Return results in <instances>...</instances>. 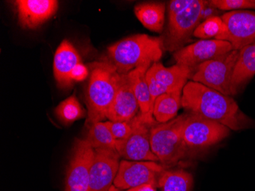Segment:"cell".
<instances>
[{
    "mask_svg": "<svg viewBox=\"0 0 255 191\" xmlns=\"http://www.w3.org/2000/svg\"><path fill=\"white\" fill-rule=\"evenodd\" d=\"M181 103L187 113L217 122L232 130L255 126V122L240 110L234 99L202 83L187 82L182 91Z\"/></svg>",
    "mask_w": 255,
    "mask_h": 191,
    "instance_id": "1",
    "label": "cell"
},
{
    "mask_svg": "<svg viewBox=\"0 0 255 191\" xmlns=\"http://www.w3.org/2000/svg\"><path fill=\"white\" fill-rule=\"evenodd\" d=\"M164 51L161 38L137 34L110 46V62L121 74H128L143 66L150 67L158 62Z\"/></svg>",
    "mask_w": 255,
    "mask_h": 191,
    "instance_id": "2",
    "label": "cell"
},
{
    "mask_svg": "<svg viewBox=\"0 0 255 191\" xmlns=\"http://www.w3.org/2000/svg\"><path fill=\"white\" fill-rule=\"evenodd\" d=\"M121 78L122 74L110 61L96 63L86 92L88 110L87 122L90 126L107 119Z\"/></svg>",
    "mask_w": 255,
    "mask_h": 191,
    "instance_id": "3",
    "label": "cell"
},
{
    "mask_svg": "<svg viewBox=\"0 0 255 191\" xmlns=\"http://www.w3.org/2000/svg\"><path fill=\"white\" fill-rule=\"evenodd\" d=\"M185 114L165 123H156L150 129V147L164 168L173 166L188 154L182 136Z\"/></svg>",
    "mask_w": 255,
    "mask_h": 191,
    "instance_id": "4",
    "label": "cell"
},
{
    "mask_svg": "<svg viewBox=\"0 0 255 191\" xmlns=\"http://www.w3.org/2000/svg\"><path fill=\"white\" fill-rule=\"evenodd\" d=\"M240 51H233L197 66L192 74V81L200 83L231 96V83Z\"/></svg>",
    "mask_w": 255,
    "mask_h": 191,
    "instance_id": "5",
    "label": "cell"
},
{
    "mask_svg": "<svg viewBox=\"0 0 255 191\" xmlns=\"http://www.w3.org/2000/svg\"><path fill=\"white\" fill-rule=\"evenodd\" d=\"M206 2L193 0L188 8L168 15L167 31L161 38L164 49L176 52L190 41L195 29L201 23L202 11Z\"/></svg>",
    "mask_w": 255,
    "mask_h": 191,
    "instance_id": "6",
    "label": "cell"
},
{
    "mask_svg": "<svg viewBox=\"0 0 255 191\" xmlns=\"http://www.w3.org/2000/svg\"><path fill=\"white\" fill-rule=\"evenodd\" d=\"M229 134L230 129L224 125L199 115L186 113L182 136L189 151L214 146Z\"/></svg>",
    "mask_w": 255,
    "mask_h": 191,
    "instance_id": "7",
    "label": "cell"
},
{
    "mask_svg": "<svg viewBox=\"0 0 255 191\" xmlns=\"http://www.w3.org/2000/svg\"><path fill=\"white\" fill-rule=\"evenodd\" d=\"M131 123L132 132L129 136L116 141V150L120 157L134 162H159L150 147V129L154 125L146 123L140 113Z\"/></svg>",
    "mask_w": 255,
    "mask_h": 191,
    "instance_id": "8",
    "label": "cell"
},
{
    "mask_svg": "<svg viewBox=\"0 0 255 191\" xmlns=\"http://www.w3.org/2000/svg\"><path fill=\"white\" fill-rule=\"evenodd\" d=\"M221 18L223 28L216 40L228 41L236 51L255 42V11H230Z\"/></svg>",
    "mask_w": 255,
    "mask_h": 191,
    "instance_id": "9",
    "label": "cell"
},
{
    "mask_svg": "<svg viewBox=\"0 0 255 191\" xmlns=\"http://www.w3.org/2000/svg\"><path fill=\"white\" fill-rule=\"evenodd\" d=\"M94 152L87 139H76L66 172L65 191H90V168Z\"/></svg>",
    "mask_w": 255,
    "mask_h": 191,
    "instance_id": "10",
    "label": "cell"
},
{
    "mask_svg": "<svg viewBox=\"0 0 255 191\" xmlns=\"http://www.w3.org/2000/svg\"><path fill=\"white\" fill-rule=\"evenodd\" d=\"M164 170L163 165L155 162L123 160L113 185L120 190L132 189L146 185L156 187L159 177Z\"/></svg>",
    "mask_w": 255,
    "mask_h": 191,
    "instance_id": "11",
    "label": "cell"
},
{
    "mask_svg": "<svg viewBox=\"0 0 255 191\" xmlns=\"http://www.w3.org/2000/svg\"><path fill=\"white\" fill-rule=\"evenodd\" d=\"M233 51V45L226 41L200 40L184 46L173 54L176 63L194 70L197 66Z\"/></svg>",
    "mask_w": 255,
    "mask_h": 191,
    "instance_id": "12",
    "label": "cell"
},
{
    "mask_svg": "<svg viewBox=\"0 0 255 191\" xmlns=\"http://www.w3.org/2000/svg\"><path fill=\"white\" fill-rule=\"evenodd\" d=\"M94 150L90 168V191H109L120 169V154L114 149Z\"/></svg>",
    "mask_w": 255,
    "mask_h": 191,
    "instance_id": "13",
    "label": "cell"
},
{
    "mask_svg": "<svg viewBox=\"0 0 255 191\" xmlns=\"http://www.w3.org/2000/svg\"><path fill=\"white\" fill-rule=\"evenodd\" d=\"M140 113L138 103L128 74H122L117 95L109 109L107 119L112 122H131Z\"/></svg>",
    "mask_w": 255,
    "mask_h": 191,
    "instance_id": "14",
    "label": "cell"
},
{
    "mask_svg": "<svg viewBox=\"0 0 255 191\" xmlns=\"http://www.w3.org/2000/svg\"><path fill=\"white\" fill-rule=\"evenodd\" d=\"M15 5L19 25L29 29L42 25L58 8L56 0H18Z\"/></svg>",
    "mask_w": 255,
    "mask_h": 191,
    "instance_id": "15",
    "label": "cell"
},
{
    "mask_svg": "<svg viewBox=\"0 0 255 191\" xmlns=\"http://www.w3.org/2000/svg\"><path fill=\"white\" fill-rule=\"evenodd\" d=\"M81 58L74 46L68 40L61 43L56 50L54 57V75L61 88H69L73 85L71 74L73 69L80 64Z\"/></svg>",
    "mask_w": 255,
    "mask_h": 191,
    "instance_id": "16",
    "label": "cell"
},
{
    "mask_svg": "<svg viewBox=\"0 0 255 191\" xmlns=\"http://www.w3.org/2000/svg\"><path fill=\"white\" fill-rule=\"evenodd\" d=\"M149 68L150 67L147 66H143L132 70L128 75L132 83L133 90L138 103L141 119L146 123L154 126L157 123L153 116L154 103L146 80V73Z\"/></svg>",
    "mask_w": 255,
    "mask_h": 191,
    "instance_id": "17",
    "label": "cell"
},
{
    "mask_svg": "<svg viewBox=\"0 0 255 191\" xmlns=\"http://www.w3.org/2000/svg\"><path fill=\"white\" fill-rule=\"evenodd\" d=\"M154 77L165 86L170 93L183 91V87L193 74V69L176 64L172 67H164L161 63L156 62L149 68Z\"/></svg>",
    "mask_w": 255,
    "mask_h": 191,
    "instance_id": "18",
    "label": "cell"
},
{
    "mask_svg": "<svg viewBox=\"0 0 255 191\" xmlns=\"http://www.w3.org/2000/svg\"><path fill=\"white\" fill-rule=\"evenodd\" d=\"M255 75V42L240 51L231 83V94H237Z\"/></svg>",
    "mask_w": 255,
    "mask_h": 191,
    "instance_id": "19",
    "label": "cell"
},
{
    "mask_svg": "<svg viewBox=\"0 0 255 191\" xmlns=\"http://www.w3.org/2000/svg\"><path fill=\"white\" fill-rule=\"evenodd\" d=\"M165 4L163 2H147L137 4L134 7V13L146 28L161 32L165 21Z\"/></svg>",
    "mask_w": 255,
    "mask_h": 191,
    "instance_id": "20",
    "label": "cell"
},
{
    "mask_svg": "<svg viewBox=\"0 0 255 191\" xmlns=\"http://www.w3.org/2000/svg\"><path fill=\"white\" fill-rule=\"evenodd\" d=\"M182 91L171 92L156 99L153 116L159 123H165L174 119L182 106Z\"/></svg>",
    "mask_w": 255,
    "mask_h": 191,
    "instance_id": "21",
    "label": "cell"
},
{
    "mask_svg": "<svg viewBox=\"0 0 255 191\" xmlns=\"http://www.w3.org/2000/svg\"><path fill=\"white\" fill-rule=\"evenodd\" d=\"M161 191H192L193 175L183 169L164 170L158 178Z\"/></svg>",
    "mask_w": 255,
    "mask_h": 191,
    "instance_id": "22",
    "label": "cell"
},
{
    "mask_svg": "<svg viewBox=\"0 0 255 191\" xmlns=\"http://www.w3.org/2000/svg\"><path fill=\"white\" fill-rule=\"evenodd\" d=\"M55 115L64 126L73 124L74 122L85 117V110L77 100L75 95L61 102L56 107Z\"/></svg>",
    "mask_w": 255,
    "mask_h": 191,
    "instance_id": "23",
    "label": "cell"
},
{
    "mask_svg": "<svg viewBox=\"0 0 255 191\" xmlns=\"http://www.w3.org/2000/svg\"><path fill=\"white\" fill-rule=\"evenodd\" d=\"M86 139L94 149L116 150V140L110 129L103 122H98L91 125Z\"/></svg>",
    "mask_w": 255,
    "mask_h": 191,
    "instance_id": "24",
    "label": "cell"
},
{
    "mask_svg": "<svg viewBox=\"0 0 255 191\" xmlns=\"http://www.w3.org/2000/svg\"><path fill=\"white\" fill-rule=\"evenodd\" d=\"M223 28V21L221 17L214 16L200 23L195 29L193 36L201 40L216 39Z\"/></svg>",
    "mask_w": 255,
    "mask_h": 191,
    "instance_id": "25",
    "label": "cell"
},
{
    "mask_svg": "<svg viewBox=\"0 0 255 191\" xmlns=\"http://www.w3.org/2000/svg\"><path fill=\"white\" fill-rule=\"evenodd\" d=\"M209 4L219 10H236L255 8V0H211Z\"/></svg>",
    "mask_w": 255,
    "mask_h": 191,
    "instance_id": "26",
    "label": "cell"
},
{
    "mask_svg": "<svg viewBox=\"0 0 255 191\" xmlns=\"http://www.w3.org/2000/svg\"><path fill=\"white\" fill-rule=\"evenodd\" d=\"M116 141H121L128 137L132 132L131 122H106Z\"/></svg>",
    "mask_w": 255,
    "mask_h": 191,
    "instance_id": "27",
    "label": "cell"
},
{
    "mask_svg": "<svg viewBox=\"0 0 255 191\" xmlns=\"http://www.w3.org/2000/svg\"><path fill=\"white\" fill-rule=\"evenodd\" d=\"M146 80H147V86H148L150 96H151L154 104L157 97H160L161 95L165 94V93H170V90L165 86L163 85L154 77L149 69L146 73Z\"/></svg>",
    "mask_w": 255,
    "mask_h": 191,
    "instance_id": "28",
    "label": "cell"
},
{
    "mask_svg": "<svg viewBox=\"0 0 255 191\" xmlns=\"http://www.w3.org/2000/svg\"><path fill=\"white\" fill-rule=\"evenodd\" d=\"M193 2V0H173L170 1L167 5L168 15L177 13L188 8Z\"/></svg>",
    "mask_w": 255,
    "mask_h": 191,
    "instance_id": "29",
    "label": "cell"
},
{
    "mask_svg": "<svg viewBox=\"0 0 255 191\" xmlns=\"http://www.w3.org/2000/svg\"><path fill=\"white\" fill-rule=\"evenodd\" d=\"M89 71L87 67L82 63L77 64L71 74V79L73 83L75 82H82L86 80L88 76Z\"/></svg>",
    "mask_w": 255,
    "mask_h": 191,
    "instance_id": "30",
    "label": "cell"
},
{
    "mask_svg": "<svg viewBox=\"0 0 255 191\" xmlns=\"http://www.w3.org/2000/svg\"><path fill=\"white\" fill-rule=\"evenodd\" d=\"M219 13V9L212 6L211 5L209 4V2L206 1V5L203 8V11L201 13V22L206 21V19L213 18L214 16H218V14Z\"/></svg>",
    "mask_w": 255,
    "mask_h": 191,
    "instance_id": "31",
    "label": "cell"
},
{
    "mask_svg": "<svg viewBox=\"0 0 255 191\" xmlns=\"http://www.w3.org/2000/svg\"><path fill=\"white\" fill-rule=\"evenodd\" d=\"M137 191H156L155 187L153 185H146L138 187Z\"/></svg>",
    "mask_w": 255,
    "mask_h": 191,
    "instance_id": "32",
    "label": "cell"
},
{
    "mask_svg": "<svg viewBox=\"0 0 255 191\" xmlns=\"http://www.w3.org/2000/svg\"><path fill=\"white\" fill-rule=\"evenodd\" d=\"M121 191V190L119 189V188H117V187L114 186V185H113V186L111 187V188H110V191Z\"/></svg>",
    "mask_w": 255,
    "mask_h": 191,
    "instance_id": "33",
    "label": "cell"
},
{
    "mask_svg": "<svg viewBox=\"0 0 255 191\" xmlns=\"http://www.w3.org/2000/svg\"><path fill=\"white\" fill-rule=\"evenodd\" d=\"M127 191H137V188H132V189L127 190Z\"/></svg>",
    "mask_w": 255,
    "mask_h": 191,
    "instance_id": "34",
    "label": "cell"
}]
</instances>
